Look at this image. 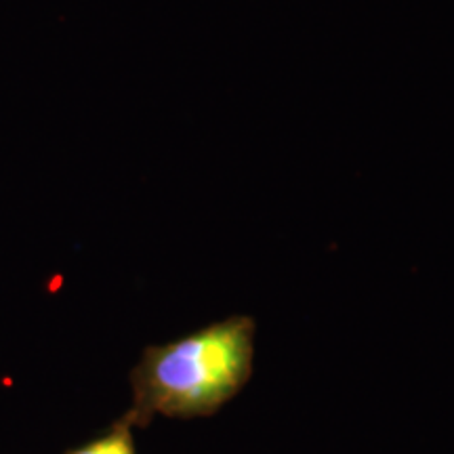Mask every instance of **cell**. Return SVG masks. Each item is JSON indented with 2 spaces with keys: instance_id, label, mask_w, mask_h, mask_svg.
<instances>
[{
  "instance_id": "cell-2",
  "label": "cell",
  "mask_w": 454,
  "mask_h": 454,
  "mask_svg": "<svg viewBox=\"0 0 454 454\" xmlns=\"http://www.w3.org/2000/svg\"><path fill=\"white\" fill-rule=\"evenodd\" d=\"M66 454H137L133 438V423L129 421L127 414H122L116 423L106 434L98 435L87 444L72 448Z\"/></svg>"
},
{
  "instance_id": "cell-1",
  "label": "cell",
  "mask_w": 454,
  "mask_h": 454,
  "mask_svg": "<svg viewBox=\"0 0 454 454\" xmlns=\"http://www.w3.org/2000/svg\"><path fill=\"white\" fill-rule=\"evenodd\" d=\"M254 333L253 317L234 316L145 348L130 372L133 404L124 414L133 427H145L156 414L194 419L217 412L251 379Z\"/></svg>"
}]
</instances>
